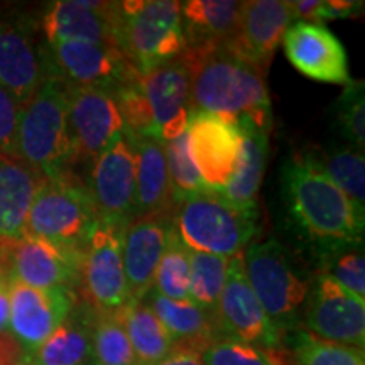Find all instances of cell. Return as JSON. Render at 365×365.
Masks as SVG:
<instances>
[{
	"label": "cell",
	"instance_id": "cell-1",
	"mask_svg": "<svg viewBox=\"0 0 365 365\" xmlns=\"http://www.w3.org/2000/svg\"><path fill=\"white\" fill-rule=\"evenodd\" d=\"M281 195L291 225L308 244L364 239L365 210L355 207L307 153L282 164Z\"/></svg>",
	"mask_w": 365,
	"mask_h": 365
},
{
	"label": "cell",
	"instance_id": "cell-2",
	"mask_svg": "<svg viewBox=\"0 0 365 365\" xmlns=\"http://www.w3.org/2000/svg\"><path fill=\"white\" fill-rule=\"evenodd\" d=\"M191 78V108L227 120L272 115L264 73L227 48L181 53Z\"/></svg>",
	"mask_w": 365,
	"mask_h": 365
},
{
	"label": "cell",
	"instance_id": "cell-3",
	"mask_svg": "<svg viewBox=\"0 0 365 365\" xmlns=\"http://www.w3.org/2000/svg\"><path fill=\"white\" fill-rule=\"evenodd\" d=\"M16 161L41 180H56L73 168L66 85L48 76L22 105Z\"/></svg>",
	"mask_w": 365,
	"mask_h": 365
},
{
	"label": "cell",
	"instance_id": "cell-4",
	"mask_svg": "<svg viewBox=\"0 0 365 365\" xmlns=\"http://www.w3.org/2000/svg\"><path fill=\"white\" fill-rule=\"evenodd\" d=\"M250 289L282 336L303 325L312 274L294 261L282 242H252L242 254Z\"/></svg>",
	"mask_w": 365,
	"mask_h": 365
},
{
	"label": "cell",
	"instance_id": "cell-5",
	"mask_svg": "<svg viewBox=\"0 0 365 365\" xmlns=\"http://www.w3.org/2000/svg\"><path fill=\"white\" fill-rule=\"evenodd\" d=\"M113 43L143 75L186 49L178 0L113 2Z\"/></svg>",
	"mask_w": 365,
	"mask_h": 365
},
{
	"label": "cell",
	"instance_id": "cell-6",
	"mask_svg": "<svg viewBox=\"0 0 365 365\" xmlns=\"http://www.w3.org/2000/svg\"><path fill=\"white\" fill-rule=\"evenodd\" d=\"M173 227L190 250L230 259L244 254L259 234V210L237 207L208 190L175 205Z\"/></svg>",
	"mask_w": 365,
	"mask_h": 365
},
{
	"label": "cell",
	"instance_id": "cell-7",
	"mask_svg": "<svg viewBox=\"0 0 365 365\" xmlns=\"http://www.w3.org/2000/svg\"><path fill=\"white\" fill-rule=\"evenodd\" d=\"M97 222V208L85 181L70 171L56 180H41L24 235L83 252Z\"/></svg>",
	"mask_w": 365,
	"mask_h": 365
},
{
	"label": "cell",
	"instance_id": "cell-8",
	"mask_svg": "<svg viewBox=\"0 0 365 365\" xmlns=\"http://www.w3.org/2000/svg\"><path fill=\"white\" fill-rule=\"evenodd\" d=\"M127 225L98 218L83 249L80 296L100 314L117 313L130 301L122 262Z\"/></svg>",
	"mask_w": 365,
	"mask_h": 365
},
{
	"label": "cell",
	"instance_id": "cell-9",
	"mask_svg": "<svg viewBox=\"0 0 365 365\" xmlns=\"http://www.w3.org/2000/svg\"><path fill=\"white\" fill-rule=\"evenodd\" d=\"M33 17L0 7V86L24 105L48 78L44 39Z\"/></svg>",
	"mask_w": 365,
	"mask_h": 365
},
{
	"label": "cell",
	"instance_id": "cell-10",
	"mask_svg": "<svg viewBox=\"0 0 365 365\" xmlns=\"http://www.w3.org/2000/svg\"><path fill=\"white\" fill-rule=\"evenodd\" d=\"M48 76L75 88H103L113 91L124 81L139 75L115 46L86 41L44 43Z\"/></svg>",
	"mask_w": 365,
	"mask_h": 365
},
{
	"label": "cell",
	"instance_id": "cell-11",
	"mask_svg": "<svg viewBox=\"0 0 365 365\" xmlns=\"http://www.w3.org/2000/svg\"><path fill=\"white\" fill-rule=\"evenodd\" d=\"M318 339L365 349V299L325 274L312 272L303 327Z\"/></svg>",
	"mask_w": 365,
	"mask_h": 365
},
{
	"label": "cell",
	"instance_id": "cell-12",
	"mask_svg": "<svg viewBox=\"0 0 365 365\" xmlns=\"http://www.w3.org/2000/svg\"><path fill=\"white\" fill-rule=\"evenodd\" d=\"M215 325L222 339L239 340L271 350L284 349V336L272 325L250 289L242 254L228 261L227 281L218 299Z\"/></svg>",
	"mask_w": 365,
	"mask_h": 365
},
{
	"label": "cell",
	"instance_id": "cell-13",
	"mask_svg": "<svg viewBox=\"0 0 365 365\" xmlns=\"http://www.w3.org/2000/svg\"><path fill=\"white\" fill-rule=\"evenodd\" d=\"M0 254L7 276L14 281L39 289L68 287L80 293L83 267V252L80 250L22 235L0 245Z\"/></svg>",
	"mask_w": 365,
	"mask_h": 365
},
{
	"label": "cell",
	"instance_id": "cell-14",
	"mask_svg": "<svg viewBox=\"0 0 365 365\" xmlns=\"http://www.w3.org/2000/svg\"><path fill=\"white\" fill-rule=\"evenodd\" d=\"M90 164L85 185L98 218L129 223L135 202V150L129 135L118 134Z\"/></svg>",
	"mask_w": 365,
	"mask_h": 365
},
{
	"label": "cell",
	"instance_id": "cell-15",
	"mask_svg": "<svg viewBox=\"0 0 365 365\" xmlns=\"http://www.w3.org/2000/svg\"><path fill=\"white\" fill-rule=\"evenodd\" d=\"M73 166L88 164L124 132L113 91L66 86Z\"/></svg>",
	"mask_w": 365,
	"mask_h": 365
},
{
	"label": "cell",
	"instance_id": "cell-16",
	"mask_svg": "<svg viewBox=\"0 0 365 365\" xmlns=\"http://www.w3.org/2000/svg\"><path fill=\"white\" fill-rule=\"evenodd\" d=\"M11 294V322L9 331L16 336L31 357L48 336L65 322L80 293L68 287H39L26 286L9 277Z\"/></svg>",
	"mask_w": 365,
	"mask_h": 365
},
{
	"label": "cell",
	"instance_id": "cell-17",
	"mask_svg": "<svg viewBox=\"0 0 365 365\" xmlns=\"http://www.w3.org/2000/svg\"><path fill=\"white\" fill-rule=\"evenodd\" d=\"M191 161L210 191H220L234 175L242 135L235 122L205 112L191 113L188 124Z\"/></svg>",
	"mask_w": 365,
	"mask_h": 365
},
{
	"label": "cell",
	"instance_id": "cell-18",
	"mask_svg": "<svg viewBox=\"0 0 365 365\" xmlns=\"http://www.w3.org/2000/svg\"><path fill=\"white\" fill-rule=\"evenodd\" d=\"M154 117L158 139H176L188 130L191 108V78L181 54L139 76Z\"/></svg>",
	"mask_w": 365,
	"mask_h": 365
},
{
	"label": "cell",
	"instance_id": "cell-19",
	"mask_svg": "<svg viewBox=\"0 0 365 365\" xmlns=\"http://www.w3.org/2000/svg\"><path fill=\"white\" fill-rule=\"evenodd\" d=\"M289 63L314 81L349 85V58L340 39L323 24L293 22L282 36Z\"/></svg>",
	"mask_w": 365,
	"mask_h": 365
},
{
	"label": "cell",
	"instance_id": "cell-20",
	"mask_svg": "<svg viewBox=\"0 0 365 365\" xmlns=\"http://www.w3.org/2000/svg\"><path fill=\"white\" fill-rule=\"evenodd\" d=\"M291 24L287 0L242 2L239 26L227 49L264 73Z\"/></svg>",
	"mask_w": 365,
	"mask_h": 365
},
{
	"label": "cell",
	"instance_id": "cell-21",
	"mask_svg": "<svg viewBox=\"0 0 365 365\" xmlns=\"http://www.w3.org/2000/svg\"><path fill=\"white\" fill-rule=\"evenodd\" d=\"M173 228V213L134 218L122 240V262L130 299L143 301L154 287V277Z\"/></svg>",
	"mask_w": 365,
	"mask_h": 365
},
{
	"label": "cell",
	"instance_id": "cell-22",
	"mask_svg": "<svg viewBox=\"0 0 365 365\" xmlns=\"http://www.w3.org/2000/svg\"><path fill=\"white\" fill-rule=\"evenodd\" d=\"M113 2L91 0H58L44 7L39 29L44 43L56 41H86L113 43Z\"/></svg>",
	"mask_w": 365,
	"mask_h": 365
},
{
	"label": "cell",
	"instance_id": "cell-23",
	"mask_svg": "<svg viewBox=\"0 0 365 365\" xmlns=\"http://www.w3.org/2000/svg\"><path fill=\"white\" fill-rule=\"evenodd\" d=\"M235 124L242 135L239 161L220 195L237 207L254 208L257 207L259 190L266 173L272 115L244 117Z\"/></svg>",
	"mask_w": 365,
	"mask_h": 365
},
{
	"label": "cell",
	"instance_id": "cell-24",
	"mask_svg": "<svg viewBox=\"0 0 365 365\" xmlns=\"http://www.w3.org/2000/svg\"><path fill=\"white\" fill-rule=\"evenodd\" d=\"M129 139L135 150V202L132 220L173 213L175 202H173L163 140L158 137L130 135Z\"/></svg>",
	"mask_w": 365,
	"mask_h": 365
},
{
	"label": "cell",
	"instance_id": "cell-25",
	"mask_svg": "<svg viewBox=\"0 0 365 365\" xmlns=\"http://www.w3.org/2000/svg\"><path fill=\"white\" fill-rule=\"evenodd\" d=\"M97 312L78 298L65 322L31 355L33 365H86L93 360V327Z\"/></svg>",
	"mask_w": 365,
	"mask_h": 365
},
{
	"label": "cell",
	"instance_id": "cell-26",
	"mask_svg": "<svg viewBox=\"0 0 365 365\" xmlns=\"http://www.w3.org/2000/svg\"><path fill=\"white\" fill-rule=\"evenodd\" d=\"M240 12V0H185V2H180L186 48H227L239 26Z\"/></svg>",
	"mask_w": 365,
	"mask_h": 365
},
{
	"label": "cell",
	"instance_id": "cell-27",
	"mask_svg": "<svg viewBox=\"0 0 365 365\" xmlns=\"http://www.w3.org/2000/svg\"><path fill=\"white\" fill-rule=\"evenodd\" d=\"M143 301L170 331L175 349H188L202 354L210 344L222 339L215 319L190 299L175 301L164 298L156 289H150Z\"/></svg>",
	"mask_w": 365,
	"mask_h": 365
},
{
	"label": "cell",
	"instance_id": "cell-28",
	"mask_svg": "<svg viewBox=\"0 0 365 365\" xmlns=\"http://www.w3.org/2000/svg\"><path fill=\"white\" fill-rule=\"evenodd\" d=\"M41 178L16 159L0 158V245L21 239Z\"/></svg>",
	"mask_w": 365,
	"mask_h": 365
},
{
	"label": "cell",
	"instance_id": "cell-29",
	"mask_svg": "<svg viewBox=\"0 0 365 365\" xmlns=\"http://www.w3.org/2000/svg\"><path fill=\"white\" fill-rule=\"evenodd\" d=\"M117 314L125 328L139 365L161 362L175 350V340L170 331L144 301L130 299Z\"/></svg>",
	"mask_w": 365,
	"mask_h": 365
},
{
	"label": "cell",
	"instance_id": "cell-30",
	"mask_svg": "<svg viewBox=\"0 0 365 365\" xmlns=\"http://www.w3.org/2000/svg\"><path fill=\"white\" fill-rule=\"evenodd\" d=\"M314 271L325 274L357 298H365V247L360 240H331L309 244Z\"/></svg>",
	"mask_w": 365,
	"mask_h": 365
},
{
	"label": "cell",
	"instance_id": "cell-31",
	"mask_svg": "<svg viewBox=\"0 0 365 365\" xmlns=\"http://www.w3.org/2000/svg\"><path fill=\"white\" fill-rule=\"evenodd\" d=\"M307 154L355 207L365 210V156L362 150L346 144H335Z\"/></svg>",
	"mask_w": 365,
	"mask_h": 365
},
{
	"label": "cell",
	"instance_id": "cell-32",
	"mask_svg": "<svg viewBox=\"0 0 365 365\" xmlns=\"http://www.w3.org/2000/svg\"><path fill=\"white\" fill-rule=\"evenodd\" d=\"M293 365H365L364 350L314 336L303 325L284 336Z\"/></svg>",
	"mask_w": 365,
	"mask_h": 365
},
{
	"label": "cell",
	"instance_id": "cell-33",
	"mask_svg": "<svg viewBox=\"0 0 365 365\" xmlns=\"http://www.w3.org/2000/svg\"><path fill=\"white\" fill-rule=\"evenodd\" d=\"M228 261V257L190 250V301L213 319L227 281Z\"/></svg>",
	"mask_w": 365,
	"mask_h": 365
},
{
	"label": "cell",
	"instance_id": "cell-34",
	"mask_svg": "<svg viewBox=\"0 0 365 365\" xmlns=\"http://www.w3.org/2000/svg\"><path fill=\"white\" fill-rule=\"evenodd\" d=\"M153 289L164 298L190 299V249L178 237L175 227L171 228L166 249L159 261Z\"/></svg>",
	"mask_w": 365,
	"mask_h": 365
},
{
	"label": "cell",
	"instance_id": "cell-35",
	"mask_svg": "<svg viewBox=\"0 0 365 365\" xmlns=\"http://www.w3.org/2000/svg\"><path fill=\"white\" fill-rule=\"evenodd\" d=\"M93 360L98 365H139L117 313H97L93 327Z\"/></svg>",
	"mask_w": 365,
	"mask_h": 365
},
{
	"label": "cell",
	"instance_id": "cell-36",
	"mask_svg": "<svg viewBox=\"0 0 365 365\" xmlns=\"http://www.w3.org/2000/svg\"><path fill=\"white\" fill-rule=\"evenodd\" d=\"M364 81H350L331 107L333 127L346 145L362 150L365 148V97Z\"/></svg>",
	"mask_w": 365,
	"mask_h": 365
},
{
	"label": "cell",
	"instance_id": "cell-37",
	"mask_svg": "<svg viewBox=\"0 0 365 365\" xmlns=\"http://www.w3.org/2000/svg\"><path fill=\"white\" fill-rule=\"evenodd\" d=\"M205 365H293L284 349H262L232 339H218L203 350Z\"/></svg>",
	"mask_w": 365,
	"mask_h": 365
},
{
	"label": "cell",
	"instance_id": "cell-38",
	"mask_svg": "<svg viewBox=\"0 0 365 365\" xmlns=\"http://www.w3.org/2000/svg\"><path fill=\"white\" fill-rule=\"evenodd\" d=\"M164 158H166L168 176H170L173 202L175 205L186 196L208 191L198 170L191 161L188 149V134H182L176 139L163 143Z\"/></svg>",
	"mask_w": 365,
	"mask_h": 365
},
{
	"label": "cell",
	"instance_id": "cell-39",
	"mask_svg": "<svg viewBox=\"0 0 365 365\" xmlns=\"http://www.w3.org/2000/svg\"><path fill=\"white\" fill-rule=\"evenodd\" d=\"M140 75L127 80L113 90L125 134L130 137H158L154 117L140 85Z\"/></svg>",
	"mask_w": 365,
	"mask_h": 365
},
{
	"label": "cell",
	"instance_id": "cell-40",
	"mask_svg": "<svg viewBox=\"0 0 365 365\" xmlns=\"http://www.w3.org/2000/svg\"><path fill=\"white\" fill-rule=\"evenodd\" d=\"M22 105L0 86V158L16 159L17 129Z\"/></svg>",
	"mask_w": 365,
	"mask_h": 365
},
{
	"label": "cell",
	"instance_id": "cell-41",
	"mask_svg": "<svg viewBox=\"0 0 365 365\" xmlns=\"http://www.w3.org/2000/svg\"><path fill=\"white\" fill-rule=\"evenodd\" d=\"M362 12L364 2H357V0H322V7H319L318 14V24L327 21L359 17Z\"/></svg>",
	"mask_w": 365,
	"mask_h": 365
},
{
	"label": "cell",
	"instance_id": "cell-42",
	"mask_svg": "<svg viewBox=\"0 0 365 365\" xmlns=\"http://www.w3.org/2000/svg\"><path fill=\"white\" fill-rule=\"evenodd\" d=\"M29 359L11 331H0V365H17Z\"/></svg>",
	"mask_w": 365,
	"mask_h": 365
},
{
	"label": "cell",
	"instance_id": "cell-43",
	"mask_svg": "<svg viewBox=\"0 0 365 365\" xmlns=\"http://www.w3.org/2000/svg\"><path fill=\"white\" fill-rule=\"evenodd\" d=\"M11 322V294H9V276L4 266L0 272V331H9Z\"/></svg>",
	"mask_w": 365,
	"mask_h": 365
},
{
	"label": "cell",
	"instance_id": "cell-44",
	"mask_svg": "<svg viewBox=\"0 0 365 365\" xmlns=\"http://www.w3.org/2000/svg\"><path fill=\"white\" fill-rule=\"evenodd\" d=\"M154 365H205L202 360V355L195 350L188 349H175L173 352L164 357L161 362Z\"/></svg>",
	"mask_w": 365,
	"mask_h": 365
},
{
	"label": "cell",
	"instance_id": "cell-45",
	"mask_svg": "<svg viewBox=\"0 0 365 365\" xmlns=\"http://www.w3.org/2000/svg\"><path fill=\"white\" fill-rule=\"evenodd\" d=\"M17 365H33V362H31L29 359H26V360H22V362L17 364Z\"/></svg>",
	"mask_w": 365,
	"mask_h": 365
},
{
	"label": "cell",
	"instance_id": "cell-46",
	"mask_svg": "<svg viewBox=\"0 0 365 365\" xmlns=\"http://www.w3.org/2000/svg\"><path fill=\"white\" fill-rule=\"evenodd\" d=\"M4 269V261H2V254H0V272H2Z\"/></svg>",
	"mask_w": 365,
	"mask_h": 365
},
{
	"label": "cell",
	"instance_id": "cell-47",
	"mask_svg": "<svg viewBox=\"0 0 365 365\" xmlns=\"http://www.w3.org/2000/svg\"><path fill=\"white\" fill-rule=\"evenodd\" d=\"M86 365H98V364L95 362V360H91V362H88V364H86Z\"/></svg>",
	"mask_w": 365,
	"mask_h": 365
}]
</instances>
